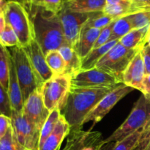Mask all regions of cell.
Wrapping results in <instances>:
<instances>
[{
    "label": "cell",
    "instance_id": "9",
    "mask_svg": "<svg viewBox=\"0 0 150 150\" xmlns=\"http://www.w3.org/2000/svg\"><path fill=\"white\" fill-rule=\"evenodd\" d=\"M138 51H139L125 48L118 42L98 62L95 67L121 77L122 73Z\"/></svg>",
    "mask_w": 150,
    "mask_h": 150
},
{
    "label": "cell",
    "instance_id": "26",
    "mask_svg": "<svg viewBox=\"0 0 150 150\" xmlns=\"http://www.w3.org/2000/svg\"><path fill=\"white\" fill-rule=\"evenodd\" d=\"M60 116H61V111L59 109H55L50 112L49 116L45 121L44 125L42 126V128L40 131L39 149L46 140L47 138L52 133L53 130H54L59 120Z\"/></svg>",
    "mask_w": 150,
    "mask_h": 150
},
{
    "label": "cell",
    "instance_id": "28",
    "mask_svg": "<svg viewBox=\"0 0 150 150\" xmlns=\"http://www.w3.org/2000/svg\"><path fill=\"white\" fill-rule=\"evenodd\" d=\"M0 150H26L18 141L12 125L5 136L0 139Z\"/></svg>",
    "mask_w": 150,
    "mask_h": 150
},
{
    "label": "cell",
    "instance_id": "21",
    "mask_svg": "<svg viewBox=\"0 0 150 150\" xmlns=\"http://www.w3.org/2000/svg\"><path fill=\"white\" fill-rule=\"evenodd\" d=\"M149 26L144 29H133L119 42L129 49L141 51L146 44V35Z\"/></svg>",
    "mask_w": 150,
    "mask_h": 150
},
{
    "label": "cell",
    "instance_id": "16",
    "mask_svg": "<svg viewBox=\"0 0 150 150\" xmlns=\"http://www.w3.org/2000/svg\"><path fill=\"white\" fill-rule=\"evenodd\" d=\"M76 141L73 150H102L105 145L102 135L98 131L92 130H82L77 129Z\"/></svg>",
    "mask_w": 150,
    "mask_h": 150
},
{
    "label": "cell",
    "instance_id": "50",
    "mask_svg": "<svg viewBox=\"0 0 150 150\" xmlns=\"http://www.w3.org/2000/svg\"><path fill=\"white\" fill-rule=\"evenodd\" d=\"M64 1H66V0H64Z\"/></svg>",
    "mask_w": 150,
    "mask_h": 150
},
{
    "label": "cell",
    "instance_id": "19",
    "mask_svg": "<svg viewBox=\"0 0 150 150\" xmlns=\"http://www.w3.org/2000/svg\"><path fill=\"white\" fill-rule=\"evenodd\" d=\"M106 0H66L64 6L70 11L79 13H103Z\"/></svg>",
    "mask_w": 150,
    "mask_h": 150
},
{
    "label": "cell",
    "instance_id": "1",
    "mask_svg": "<svg viewBox=\"0 0 150 150\" xmlns=\"http://www.w3.org/2000/svg\"><path fill=\"white\" fill-rule=\"evenodd\" d=\"M26 9L32 22L35 40L45 55L67 45L59 15L50 13L42 7Z\"/></svg>",
    "mask_w": 150,
    "mask_h": 150
},
{
    "label": "cell",
    "instance_id": "13",
    "mask_svg": "<svg viewBox=\"0 0 150 150\" xmlns=\"http://www.w3.org/2000/svg\"><path fill=\"white\" fill-rule=\"evenodd\" d=\"M23 49L27 54L31 64L42 84L54 76L47 64L45 54L36 40L34 39L29 45L24 47Z\"/></svg>",
    "mask_w": 150,
    "mask_h": 150
},
{
    "label": "cell",
    "instance_id": "25",
    "mask_svg": "<svg viewBox=\"0 0 150 150\" xmlns=\"http://www.w3.org/2000/svg\"><path fill=\"white\" fill-rule=\"evenodd\" d=\"M133 29L131 21L128 16H123L116 19L113 23L111 40H119L127 35Z\"/></svg>",
    "mask_w": 150,
    "mask_h": 150
},
{
    "label": "cell",
    "instance_id": "35",
    "mask_svg": "<svg viewBox=\"0 0 150 150\" xmlns=\"http://www.w3.org/2000/svg\"><path fill=\"white\" fill-rule=\"evenodd\" d=\"M130 15L150 10V0H130Z\"/></svg>",
    "mask_w": 150,
    "mask_h": 150
},
{
    "label": "cell",
    "instance_id": "33",
    "mask_svg": "<svg viewBox=\"0 0 150 150\" xmlns=\"http://www.w3.org/2000/svg\"><path fill=\"white\" fill-rule=\"evenodd\" d=\"M0 112L9 117H11L12 108L9 99L8 93L0 82Z\"/></svg>",
    "mask_w": 150,
    "mask_h": 150
},
{
    "label": "cell",
    "instance_id": "5",
    "mask_svg": "<svg viewBox=\"0 0 150 150\" xmlns=\"http://www.w3.org/2000/svg\"><path fill=\"white\" fill-rule=\"evenodd\" d=\"M150 120V98L142 94L135 103L131 112L124 122L107 139L105 144L117 142L144 127Z\"/></svg>",
    "mask_w": 150,
    "mask_h": 150
},
{
    "label": "cell",
    "instance_id": "24",
    "mask_svg": "<svg viewBox=\"0 0 150 150\" xmlns=\"http://www.w3.org/2000/svg\"><path fill=\"white\" fill-rule=\"evenodd\" d=\"M45 56L47 64L54 76L65 74V62L58 50L49 51Z\"/></svg>",
    "mask_w": 150,
    "mask_h": 150
},
{
    "label": "cell",
    "instance_id": "8",
    "mask_svg": "<svg viewBox=\"0 0 150 150\" xmlns=\"http://www.w3.org/2000/svg\"><path fill=\"white\" fill-rule=\"evenodd\" d=\"M12 126L19 143L26 150H39L40 130L23 114L12 110Z\"/></svg>",
    "mask_w": 150,
    "mask_h": 150
},
{
    "label": "cell",
    "instance_id": "6",
    "mask_svg": "<svg viewBox=\"0 0 150 150\" xmlns=\"http://www.w3.org/2000/svg\"><path fill=\"white\" fill-rule=\"evenodd\" d=\"M71 88V76L68 74L54 76L40 86L41 94L48 111L62 110Z\"/></svg>",
    "mask_w": 150,
    "mask_h": 150
},
{
    "label": "cell",
    "instance_id": "38",
    "mask_svg": "<svg viewBox=\"0 0 150 150\" xmlns=\"http://www.w3.org/2000/svg\"><path fill=\"white\" fill-rule=\"evenodd\" d=\"M11 125V117H9L2 114H0V139L5 136L6 133Z\"/></svg>",
    "mask_w": 150,
    "mask_h": 150
},
{
    "label": "cell",
    "instance_id": "37",
    "mask_svg": "<svg viewBox=\"0 0 150 150\" xmlns=\"http://www.w3.org/2000/svg\"><path fill=\"white\" fill-rule=\"evenodd\" d=\"M135 150H150V120L144 126L140 143Z\"/></svg>",
    "mask_w": 150,
    "mask_h": 150
},
{
    "label": "cell",
    "instance_id": "4",
    "mask_svg": "<svg viewBox=\"0 0 150 150\" xmlns=\"http://www.w3.org/2000/svg\"><path fill=\"white\" fill-rule=\"evenodd\" d=\"M4 14L6 23L14 30L21 46L24 48L35 39L32 22L23 4L16 1H7Z\"/></svg>",
    "mask_w": 150,
    "mask_h": 150
},
{
    "label": "cell",
    "instance_id": "29",
    "mask_svg": "<svg viewBox=\"0 0 150 150\" xmlns=\"http://www.w3.org/2000/svg\"><path fill=\"white\" fill-rule=\"evenodd\" d=\"M0 43L5 48L21 46L17 35L10 25L6 23L5 27L0 33Z\"/></svg>",
    "mask_w": 150,
    "mask_h": 150
},
{
    "label": "cell",
    "instance_id": "23",
    "mask_svg": "<svg viewBox=\"0 0 150 150\" xmlns=\"http://www.w3.org/2000/svg\"><path fill=\"white\" fill-rule=\"evenodd\" d=\"M144 127L115 142L110 150H135L139 146L144 133Z\"/></svg>",
    "mask_w": 150,
    "mask_h": 150
},
{
    "label": "cell",
    "instance_id": "48",
    "mask_svg": "<svg viewBox=\"0 0 150 150\" xmlns=\"http://www.w3.org/2000/svg\"><path fill=\"white\" fill-rule=\"evenodd\" d=\"M126 1H129V2H130V0H126Z\"/></svg>",
    "mask_w": 150,
    "mask_h": 150
},
{
    "label": "cell",
    "instance_id": "36",
    "mask_svg": "<svg viewBox=\"0 0 150 150\" xmlns=\"http://www.w3.org/2000/svg\"><path fill=\"white\" fill-rule=\"evenodd\" d=\"M64 0H44L43 8L47 11L58 15L63 8Z\"/></svg>",
    "mask_w": 150,
    "mask_h": 150
},
{
    "label": "cell",
    "instance_id": "27",
    "mask_svg": "<svg viewBox=\"0 0 150 150\" xmlns=\"http://www.w3.org/2000/svg\"><path fill=\"white\" fill-rule=\"evenodd\" d=\"M9 59L10 54L7 48L0 43V82L4 88H8L9 81Z\"/></svg>",
    "mask_w": 150,
    "mask_h": 150
},
{
    "label": "cell",
    "instance_id": "3",
    "mask_svg": "<svg viewBox=\"0 0 150 150\" xmlns=\"http://www.w3.org/2000/svg\"><path fill=\"white\" fill-rule=\"evenodd\" d=\"M7 50L14 63L24 102L34 91L41 86L42 83L23 47L16 46L9 48Z\"/></svg>",
    "mask_w": 150,
    "mask_h": 150
},
{
    "label": "cell",
    "instance_id": "40",
    "mask_svg": "<svg viewBox=\"0 0 150 150\" xmlns=\"http://www.w3.org/2000/svg\"><path fill=\"white\" fill-rule=\"evenodd\" d=\"M76 134H77L76 130H70V133L67 136V142H66L65 146L62 150H73L76 141Z\"/></svg>",
    "mask_w": 150,
    "mask_h": 150
},
{
    "label": "cell",
    "instance_id": "20",
    "mask_svg": "<svg viewBox=\"0 0 150 150\" xmlns=\"http://www.w3.org/2000/svg\"><path fill=\"white\" fill-rule=\"evenodd\" d=\"M64 60L66 65L65 74L73 76L81 70L82 59L74 48L66 45L58 50Z\"/></svg>",
    "mask_w": 150,
    "mask_h": 150
},
{
    "label": "cell",
    "instance_id": "49",
    "mask_svg": "<svg viewBox=\"0 0 150 150\" xmlns=\"http://www.w3.org/2000/svg\"><path fill=\"white\" fill-rule=\"evenodd\" d=\"M0 114H1V112H0Z\"/></svg>",
    "mask_w": 150,
    "mask_h": 150
},
{
    "label": "cell",
    "instance_id": "45",
    "mask_svg": "<svg viewBox=\"0 0 150 150\" xmlns=\"http://www.w3.org/2000/svg\"><path fill=\"white\" fill-rule=\"evenodd\" d=\"M7 1H16V2H18L20 4H23L24 7H26V0H7Z\"/></svg>",
    "mask_w": 150,
    "mask_h": 150
},
{
    "label": "cell",
    "instance_id": "12",
    "mask_svg": "<svg viewBox=\"0 0 150 150\" xmlns=\"http://www.w3.org/2000/svg\"><path fill=\"white\" fill-rule=\"evenodd\" d=\"M22 111L30 122L41 131L50 111L44 104L40 86L34 91L24 101Z\"/></svg>",
    "mask_w": 150,
    "mask_h": 150
},
{
    "label": "cell",
    "instance_id": "15",
    "mask_svg": "<svg viewBox=\"0 0 150 150\" xmlns=\"http://www.w3.org/2000/svg\"><path fill=\"white\" fill-rule=\"evenodd\" d=\"M9 66H10V70H9L7 93H8L10 105H11L12 110H15L16 111H22L24 102H23L20 84H19L17 75H16L14 63H13L10 54V59H9Z\"/></svg>",
    "mask_w": 150,
    "mask_h": 150
},
{
    "label": "cell",
    "instance_id": "10",
    "mask_svg": "<svg viewBox=\"0 0 150 150\" xmlns=\"http://www.w3.org/2000/svg\"><path fill=\"white\" fill-rule=\"evenodd\" d=\"M133 89H134L124 83H121L113 89L109 93L105 95L86 115L81 125L83 126L89 122H93L94 124L100 122L123 98L130 93Z\"/></svg>",
    "mask_w": 150,
    "mask_h": 150
},
{
    "label": "cell",
    "instance_id": "14",
    "mask_svg": "<svg viewBox=\"0 0 150 150\" xmlns=\"http://www.w3.org/2000/svg\"><path fill=\"white\" fill-rule=\"evenodd\" d=\"M144 76V64L142 53L139 51L122 73V81L124 84L142 92V82Z\"/></svg>",
    "mask_w": 150,
    "mask_h": 150
},
{
    "label": "cell",
    "instance_id": "47",
    "mask_svg": "<svg viewBox=\"0 0 150 150\" xmlns=\"http://www.w3.org/2000/svg\"><path fill=\"white\" fill-rule=\"evenodd\" d=\"M7 0H0V7L4 10V7H5L6 4H7Z\"/></svg>",
    "mask_w": 150,
    "mask_h": 150
},
{
    "label": "cell",
    "instance_id": "22",
    "mask_svg": "<svg viewBox=\"0 0 150 150\" xmlns=\"http://www.w3.org/2000/svg\"><path fill=\"white\" fill-rule=\"evenodd\" d=\"M119 40H111L105 45H102L98 48L92 49L84 58L82 59L81 70H89L95 67L98 62L107 54L109 50H111Z\"/></svg>",
    "mask_w": 150,
    "mask_h": 150
},
{
    "label": "cell",
    "instance_id": "39",
    "mask_svg": "<svg viewBox=\"0 0 150 150\" xmlns=\"http://www.w3.org/2000/svg\"><path fill=\"white\" fill-rule=\"evenodd\" d=\"M141 53L144 64L145 75H149L150 74V47L147 44H146L141 50Z\"/></svg>",
    "mask_w": 150,
    "mask_h": 150
},
{
    "label": "cell",
    "instance_id": "7",
    "mask_svg": "<svg viewBox=\"0 0 150 150\" xmlns=\"http://www.w3.org/2000/svg\"><path fill=\"white\" fill-rule=\"evenodd\" d=\"M121 83L120 76L97 67L81 70L71 77V86L76 87L115 88Z\"/></svg>",
    "mask_w": 150,
    "mask_h": 150
},
{
    "label": "cell",
    "instance_id": "18",
    "mask_svg": "<svg viewBox=\"0 0 150 150\" xmlns=\"http://www.w3.org/2000/svg\"><path fill=\"white\" fill-rule=\"evenodd\" d=\"M70 132V125L61 114L54 130L47 138L39 150H60L63 141L68 136Z\"/></svg>",
    "mask_w": 150,
    "mask_h": 150
},
{
    "label": "cell",
    "instance_id": "17",
    "mask_svg": "<svg viewBox=\"0 0 150 150\" xmlns=\"http://www.w3.org/2000/svg\"><path fill=\"white\" fill-rule=\"evenodd\" d=\"M102 29H95L87 26L85 23L81 30L75 50L83 59L92 49Z\"/></svg>",
    "mask_w": 150,
    "mask_h": 150
},
{
    "label": "cell",
    "instance_id": "41",
    "mask_svg": "<svg viewBox=\"0 0 150 150\" xmlns=\"http://www.w3.org/2000/svg\"><path fill=\"white\" fill-rule=\"evenodd\" d=\"M141 92L147 98H150V74L145 75L142 82V89Z\"/></svg>",
    "mask_w": 150,
    "mask_h": 150
},
{
    "label": "cell",
    "instance_id": "30",
    "mask_svg": "<svg viewBox=\"0 0 150 150\" xmlns=\"http://www.w3.org/2000/svg\"><path fill=\"white\" fill-rule=\"evenodd\" d=\"M130 4H105L103 13L115 18L130 15Z\"/></svg>",
    "mask_w": 150,
    "mask_h": 150
},
{
    "label": "cell",
    "instance_id": "32",
    "mask_svg": "<svg viewBox=\"0 0 150 150\" xmlns=\"http://www.w3.org/2000/svg\"><path fill=\"white\" fill-rule=\"evenodd\" d=\"M133 29H144L150 25V10L129 15Z\"/></svg>",
    "mask_w": 150,
    "mask_h": 150
},
{
    "label": "cell",
    "instance_id": "44",
    "mask_svg": "<svg viewBox=\"0 0 150 150\" xmlns=\"http://www.w3.org/2000/svg\"><path fill=\"white\" fill-rule=\"evenodd\" d=\"M130 4V3L126 0H106V4Z\"/></svg>",
    "mask_w": 150,
    "mask_h": 150
},
{
    "label": "cell",
    "instance_id": "46",
    "mask_svg": "<svg viewBox=\"0 0 150 150\" xmlns=\"http://www.w3.org/2000/svg\"><path fill=\"white\" fill-rule=\"evenodd\" d=\"M146 44L150 47V25L148 29L147 35H146Z\"/></svg>",
    "mask_w": 150,
    "mask_h": 150
},
{
    "label": "cell",
    "instance_id": "34",
    "mask_svg": "<svg viewBox=\"0 0 150 150\" xmlns=\"http://www.w3.org/2000/svg\"><path fill=\"white\" fill-rule=\"evenodd\" d=\"M113 23H114V22L110 23L108 26H107L106 27H105L104 29H103L102 30H101L100 34L99 37L98 38L96 42H95V45H94L93 49L101 47L102 45H105L107 42L111 41Z\"/></svg>",
    "mask_w": 150,
    "mask_h": 150
},
{
    "label": "cell",
    "instance_id": "43",
    "mask_svg": "<svg viewBox=\"0 0 150 150\" xmlns=\"http://www.w3.org/2000/svg\"><path fill=\"white\" fill-rule=\"evenodd\" d=\"M6 25L5 19H4V10L0 7V33L3 31Z\"/></svg>",
    "mask_w": 150,
    "mask_h": 150
},
{
    "label": "cell",
    "instance_id": "2",
    "mask_svg": "<svg viewBox=\"0 0 150 150\" xmlns=\"http://www.w3.org/2000/svg\"><path fill=\"white\" fill-rule=\"evenodd\" d=\"M114 88H83L72 86L61 114L70 125V130L81 129L88 114L105 95Z\"/></svg>",
    "mask_w": 150,
    "mask_h": 150
},
{
    "label": "cell",
    "instance_id": "31",
    "mask_svg": "<svg viewBox=\"0 0 150 150\" xmlns=\"http://www.w3.org/2000/svg\"><path fill=\"white\" fill-rule=\"evenodd\" d=\"M116 19L117 18L107 16L103 13H97L86 22V24L90 27L103 29L114 22Z\"/></svg>",
    "mask_w": 150,
    "mask_h": 150
},
{
    "label": "cell",
    "instance_id": "42",
    "mask_svg": "<svg viewBox=\"0 0 150 150\" xmlns=\"http://www.w3.org/2000/svg\"><path fill=\"white\" fill-rule=\"evenodd\" d=\"M44 0H26V8L31 7H43Z\"/></svg>",
    "mask_w": 150,
    "mask_h": 150
},
{
    "label": "cell",
    "instance_id": "11",
    "mask_svg": "<svg viewBox=\"0 0 150 150\" xmlns=\"http://www.w3.org/2000/svg\"><path fill=\"white\" fill-rule=\"evenodd\" d=\"M95 14V13H74L63 7L62 10L58 15L67 45L73 48L76 47L81 28Z\"/></svg>",
    "mask_w": 150,
    "mask_h": 150
}]
</instances>
